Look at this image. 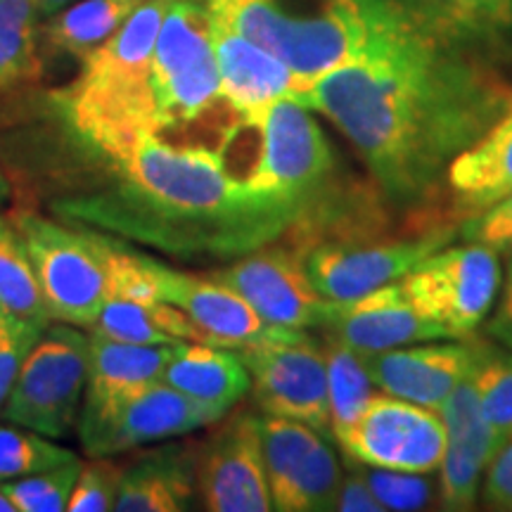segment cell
I'll use <instances>...</instances> for the list:
<instances>
[{"label": "cell", "instance_id": "6da1fadb", "mask_svg": "<svg viewBox=\"0 0 512 512\" xmlns=\"http://www.w3.org/2000/svg\"><path fill=\"white\" fill-rule=\"evenodd\" d=\"M0 164L27 207L176 259H238L283 240L309 207L254 190L219 150L136 124H76L43 100L0 133Z\"/></svg>", "mask_w": 512, "mask_h": 512}, {"label": "cell", "instance_id": "7a4b0ae2", "mask_svg": "<svg viewBox=\"0 0 512 512\" xmlns=\"http://www.w3.org/2000/svg\"><path fill=\"white\" fill-rule=\"evenodd\" d=\"M297 102L344 133L384 202L422 211L453 159L510 110L512 83L494 57L392 0L361 53Z\"/></svg>", "mask_w": 512, "mask_h": 512}, {"label": "cell", "instance_id": "3957f363", "mask_svg": "<svg viewBox=\"0 0 512 512\" xmlns=\"http://www.w3.org/2000/svg\"><path fill=\"white\" fill-rule=\"evenodd\" d=\"M211 19L280 57L299 95L361 53L392 0H204Z\"/></svg>", "mask_w": 512, "mask_h": 512}, {"label": "cell", "instance_id": "277c9868", "mask_svg": "<svg viewBox=\"0 0 512 512\" xmlns=\"http://www.w3.org/2000/svg\"><path fill=\"white\" fill-rule=\"evenodd\" d=\"M171 0H147L105 43L81 57V72L46 102L76 124H136L162 131L152 91V55Z\"/></svg>", "mask_w": 512, "mask_h": 512}, {"label": "cell", "instance_id": "5b68a950", "mask_svg": "<svg viewBox=\"0 0 512 512\" xmlns=\"http://www.w3.org/2000/svg\"><path fill=\"white\" fill-rule=\"evenodd\" d=\"M10 216L27 247L50 320L91 330L110 287L105 233L31 207Z\"/></svg>", "mask_w": 512, "mask_h": 512}, {"label": "cell", "instance_id": "8992f818", "mask_svg": "<svg viewBox=\"0 0 512 512\" xmlns=\"http://www.w3.org/2000/svg\"><path fill=\"white\" fill-rule=\"evenodd\" d=\"M91 363V332L50 320L24 358L0 420L50 439L76 432Z\"/></svg>", "mask_w": 512, "mask_h": 512}, {"label": "cell", "instance_id": "52a82bcc", "mask_svg": "<svg viewBox=\"0 0 512 512\" xmlns=\"http://www.w3.org/2000/svg\"><path fill=\"white\" fill-rule=\"evenodd\" d=\"M252 126L259 133V147L245 176L249 188L280 192L311 211L339 188L335 152L302 102H273Z\"/></svg>", "mask_w": 512, "mask_h": 512}, {"label": "cell", "instance_id": "ba28073f", "mask_svg": "<svg viewBox=\"0 0 512 512\" xmlns=\"http://www.w3.org/2000/svg\"><path fill=\"white\" fill-rule=\"evenodd\" d=\"M453 235L456 228L434 221L403 238H389L375 230L351 238L320 240L304 249L306 273L320 297L344 302L401 280L427 256L444 249Z\"/></svg>", "mask_w": 512, "mask_h": 512}, {"label": "cell", "instance_id": "9c48e42d", "mask_svg": "<svg viewBox=\"0 0 512 512\" xmlns=\"http://www.w3.org/2000/svg\"><path fill=\"white\" fill-rule=\"evenodd\" d=\"M235 351L252 377L249 392L261 413L299 420L320 434H330L323 344L304 330H280L278 335Z\"/></svg>", "mask_w": 512, "mask_h": 512}, {"label": "cell", "instance_id": "30bf717a", "mask_svg": "<svg viewBox=\"0 0 512 512\" xmlns=\"http://www.w3.org/2000/svg\"><path fill=\"white\" fill-rule=\"evenodd\" d=\"M422 316L453 337H470L491 313L501 287L496 249L467 242L444 247L399 280Z\"/></svg>", "mask_w": 512, "mask_h": 512}, {"label": "cell", "instance_id": "8fae6325", "mask_svg": "<svg viewBox=\"0 0 512 512\" xmlns=\"http://www.w3.org/2000/svg\"><path fill=\"white\" fill-rule=\"evenodd\" d=\"M211 278L238 292L275 328H320L328 311V299L320 297L306 273L304 252L292 242L275 240L242 254L233 264L211 273Z\"/></svg>", "mask_w": 512, "mask_h": 512}, {"label": "cell", "instance_id": "7c38bea8", "mask_svg": "<svg viewBox=\"0 0 512 512\" xmlns=\"http://www.w3.org/2000/svg\"><path fill=\"white\" fill-rule=\"evenodd\" d=\"M261 446L273 510L328 512L337 508L342 465L318 430L280 415H259Z\"/></svg>", "mask_w": 512, "mask_h": 512}, {"label": "cell", "instance_id": "4fadbf2b", "mask_svg": "<svg viewBox=\"0 0 512 512\" xmlns=\"http://www.w3.org/2000/svg\"><path fill=\"white\" fill-rule=\"evenodd\" d=\"M337 444L354 463L430 475L444 458L446 430L432 408L377 392Z\"/></svg>", "mask_w": 512, "mask_h": 512}, {"label": "cell", "instance_id": "5bb4252c", "mask_svg": "<svg viewBox=\"0 0 512 512\" xmlns=\"http://www.w3.org/2000/svg\"><path fill=\"white\" fill-rule=\"evenodd\" d=\"M197 486L204 508L214 512L273 510L259 415L240 411L200 446Z\"/></svg>", "mask_w": 512, "mask_h": 512}, {"label": "cell", "instance_id": "9a60e30c", "mask_svg": "<svg viewBox=\"0 0 512 512\" xmlns=\"http://www.w3.org/2000/svg\"><path fill=\"white\" fill-rule=\"evenodd\" d=\"M145 266L157 299L183 311L200 332L202 344L240 349L285 330L268 325L238 292L216 283L214 278L174 271L152 256H145Z\"/></svg>", "mask_w": 512, "mask_h": 512}, {"label": "cell", "instance_id": "2e32d148", "mask_svg": "<svg viewBox=\"0 0 512 512\" xmlns=\"http://www.w3.org/2000/svg\"><path fill=\"white\" fill-rule=\"evenodd\" d=\"M91 332V330H88ZM176 344H126L100 332H91L86 394L76 422V437L83 446L126 406L133 396L162 380Z\"/></svg>", "mask_w": 512, "mask_h": 512}, {"label": "cell", "instance_id": "e0dca14e", "mask_svg": "<svg viewBox=\"0 0 512 512\" xmlns=\"http://www.w3.org/2000/svg\"><path fill=\"white\" fill-rule=\"evenodd\" d=\"M472 370L439 408L446 430L444 458L439 465V503L451 512L475 508L486 470L503 446L479 406Z\"/></svg>", "mask_w": 512, "mask_h": 512}, {"label": "cell", "instance_id": "ac0fdd59", "mask_svg": "<svg viewBox=\"0 0 512 512\" xmlns=\"http://www.w3.org/2000/svg\"><path fill=\"white\" fill-rule=\"evenodd\" d=\"M318 330L339 339L358 354H377L406 344L451 339L439 323L415 309L401 290L399 280L344 302L328 299V311Z\"/></svg>", "mask_w": 512, "mask_h": 512}, {"label": "cell", "instance_id": "d6986e66", "mask_svg": "<svg viewBox=\"0 0 512 512\" xmlns=\"http://www.w3.org/2000/svg\"><path fill=\"white\" fill-rule=\"evenodd\" d=\"M363 356L380 392L439 413L453 389L475 368L477 342L432 339Z\"/></svg>", "mask_w": 512, "mask_h": 512}, {"label": "cell", "instance_id": "ffe728a7", "mask_svg": "<svg viewBox=\"0 0 512 512\" xmlns=\"http://www.w3.org/2000/svg\"><path fill=\"white\" fill-rule=\"evenodd\" d=\"M226 418L214 408L192 401L190 396L155 382L133 396L91 441L83 444L88 458H114L131 448L159 444V441L183 437L200 427H209Z\"/></svg>", "mask_w": 512, "mask_h": 512}, {"label": "cell", "instance_id": "44dd1931", "mask_svg": "<svg viewBox=\"0 0 512 512\" xmlns=\"http://www.w3.org/2000/svg\"><path fill=\"white\" fill-rule=\"evenodd\" d=\"M211 38L221 98L245 124H256L273 102L297 98V76L280 57L216 19H211Z\"/></svg>", "mask_w": 512, "mask_h": 512}, {"label": "cell", "instance_id": "7402d4cb", "mask_svg": "<svg viewBox=\"0 0 512 512\" xmlns=\"http://www.w3.org/2000/svg\"><path fill=\"white\" fill-rule=\"evenodd\" d=\"M200 446L159 441L124 465L114 512H183L195 508Z\"/></svg>", "mask_w": 512, "mask_h": 512}, {"label": "cell", "instance_id": "603a6c76", "mask_svg": "<svg viewBox=\"0 0 512 512\" xmlns=\"http://www.w3.org/2000/svg\"><path fill=\"white\" fill-rule=\"evenodd\" d=\"M453 216L475 219L512 192V107L446 171Z\"/></svg>", "mask_w": 512, "mask_h": 512}, {"label": "cell", "instance_id": "cb8c5ba5", "mask_svg": "<svg viewBox=\"0 0 512 512\" xmlns=\"http://www.w3.org/2000/svg\"><path fill=\"white\" fill-rule=\"evenodd\" d=\"M162 382L221 415H226L252 389V377L238 351L202 342L178 344L166 363Z\"/></svg>", "mask_w": 512, "mask_h": 512}, {"label": "cell", "instance_id": "d4e9b609", "mask_svg": "<svg viewBox=\"0 0 512 512\" xmlns=\"http://www.w3.org/2000/svg\"><path fill=\"white\" fill-rule=\"evenodd\" d=\"M451 41L501 60L512 53V0H401Z\"/></svg>", "mask_w": 512, "mask_h": 512}, {"label": "cell", "instance_id": "484cf974", "mask_svg": "<svg viewBox=\"0 0 512 512\" xmlns=\"http://www.w3.org/2000/svg\"><path fill=\"white\" fill-rule=\"evenodd\" d=\"M147 0H74L41 24V41L55 53L86 57L124 27Z\"/></svg>", "mask_w": 512, "mask_h": 512}, {"label": "cell", "instance_id": "4316f807", "mask_svg": "<svg viewBox=\"0 0 512 512\" xmlns=\"http://www.w3.org/2000/svg\"><path fill=\"white\" fill-rule=\"evenodd\" d=\"M91 332L126 344L202 342L200 332L183 311L162 302H133L124 297L105 299Z\"/></svg>", "mask_w": 512, "mask_h": 512}, {"label": "cell", "instance_id": "83f0119b", "mask_svg": "<svg viewBox=\"0 0 512 512\" xmlns=\"http://www.w3.org/2000/svg\"><path fill=\"white\" fill-rule=\"evenodd\" d=\"M41 15L36 0H0V95L41 76Z\"/></svg>", "mask_w": 512, "mask_h": 512}, {"label": "cell", "instance_id": "f1b7e54d", "mask_svg": "<svg viewBox=\"0 0 512 512\" xmlns=\"http://www.w3.org/2000/svg\"><path fill=\"white\" fill-rule=\"evenodd\" d=\"M323 351L328 363L330 434L337 441L366 411L370 399L377 394V384L370 377L366 356L349 349L339 339L325 335Z\"/></svg>", "mask_w": 512, "mask_h": 512}, {"label": "cell", "instance_id": "f546056e", "mask_svg": "<svg viewBox=\"0 0 512 512\" xmlns=\"http://www.w3.org/2000/svg\"><path fill=\"white\" fill-rule=\"evenodd\" d=\"M0 309L34 323H50L22 235L12 216L3 214H0Z\"/></svg>", "mask_w": 512, "mask_h": 512}, {"label": "cell", "instance_id": "4dcf8cb0", "mask_svg": "<svg viewBox=\"0 0 512 512\" xmlns=\"http://www.w3.org/2000/svg\"><path fill=\"white\" fill-rule=\"evenodd\" d=\"M74 460H79V456L72 448L57 444V439L10 422L0 425V482L53 470Z\"/></svg>", "mask_w": 512, "mask_h": 512}, {"label": "cell", "instance_id": "1f68e13d", "mask_svg": "<svg viewBox=\"0 0 512 512\" xmlns=\"http://www.w3.org/2000/svg\"><path fill=\"white\" fill-rule=\"evenodd\" d=\"M475 384L479 406L501 444L512 439V351L477 342Z\"/></svg>", "mask_w": 512, "mask_h": 512}, {"label": "cell", "instance_id": "d6a6232c", "mask_svg": "<svg viewBox=\"0 0 512 512\" xmlns=\"http://www.w3.org/2000/svg\"><path fill=\"white\" fill-rule=\"evenodd\" d=\"M83 460L36 472V475L0 482V489L8 496L15 512H64L74 494Z\"/></svg>", "mask_w": 512, "mask_h": 512}, {"label": "cell", "instance_id": "836d02e7", "mask_svg": "<svg viewBox=\"0 0 512 512\" xmlns=\"http://www.w3.org/2000/svg\"><path fill=\"white\" fill-rule=\"evenodd\" d=\"M358 470L363 472L384 510H422L432 503L434 486L420 472L382 470V467L370 465H361Z\"/></svg>", "mask_w": 512, "mask_h": 512}, {"label": "cell", "instance_id": "e575fe53", "mask_svg": "<svg viewBox=\"0 0 512 512\" xmlns=\"http://www.w3.org/2000/svg\"><path fill=\"white\" fill-rule=\"evenodd\" d=\"M124 467L110 458H91L81 465L69 512H110L117 505L119 482Z\"/></svg>", "mask_w": 512, "mask_h": 512}, {"label": "cell", "instance_id": "d590c367", "mask_svg": "<svg viewBox=\"0 0 512 512\" xmlns=\"http://www.w3.org/2000/svg\"><path fill=\"white\" fill-rule=\"evenodd\" d=\"M43 330H46L43 323L17 318L0 309V411H3L5 401H8L12 387H15L24 358H27Z\"/></svg>", "mask_w": 512, "mask_h": 512}, {"label": "cell", "instance_id": "8d00e7d4", "mask_svg": "<svg viewBox=\"0 0 512 512\" xmlns=\"http://www.w3.org/2000/svg\"><path fill=\"white\" fill-rule=\"evenodd\" d=\"M460 233L467 242H479L496 252H512V192L475 219H467Z\"/></svg>", "mask_w": 512, "mask_h": 512}, {"label": "cell", "instance_id": "74e56055", "mask_svg": "<svg viewBox=\"0 0 512 512\" xmlns=\"http://www.w3.org/2000/svg\"><path fill=\"white\" fill-rule=\"evenodd\" d=\"M482 498L489 508L512 512V439L491 460L482 482Z\"/></svg>", "mask_w": 512, "mask_h": 512}, {"label": "cell", "instance_id": "f35d334b", "mask_svg": "<svg viewBox=\"0 0 512 512\" xmlns=\"http://www.w3.org/2000/svg\"><path fill=\"white\" fill-rule=\"evenodd\" d=\"M342 512H382V503L370 489L363 472L354 467L347 477H342V486H339L337 508Z\"/></svg>", "mask_w": 512, "mask_h": 512}, {"label": "cell", "instance_id": "ab89813d", "mask_svg": "<svg viewBox=\"0 0 512 512\" xmlns=\"http://www.w3.org/2000/svg\"><path fill=\"white\" fill-rule=\"evenodd\" d=\"M486 332H489L501 347L512 351V259L508 264V271H505L501 302H498L496 313L494 318L489 320V328H486Z\"/></svg>", "mask_w": 512, "mask_h": 512}, {"label": "cell", "instance_id": "60d3db41", "mask_svg": "<svg viewBox=\"0 0 512 512\" xmlns=\"http://www.w3.org/2000/svg\"><path fill=\"white\" fill-rule=\"evenodd\" d=\"M74 0H36V8H38V15L41 19H46L50 15H55V12H60L62 8H67V5H72Z\"/></svg>", "mask_w": 512, "mask_h": 512}, {"label": "cell", "instance_id": "b9f144b4", "mask_svg": "<svg viewBox=\"0 0 512 512\" xmlns=\"http://www.w3.org/2000/svg\"><path fill=\"white\" fill-rule=\"evenodd\" d=\"M12 197H15V188H12L8 171H5L3 164H0V207H5Z\"/></svg>", "mask_w": 512, "mask_h": 512}, {"label": "cell", "instance_id": "7bdbcfd3", "mask_svg": "<svg viewBox=\"0 0 512 512\" xmlns=\"http://www.w3.org/2000/svg\"><path fill=\"white\" fill-rule=\"evenodd\" d=\"M0 512H15V508H12V503L8 501V496L3 494V489H0Z\"/></svg>", "mask_w": 512, "mask_h": 512}]
</instances>
